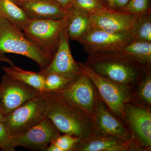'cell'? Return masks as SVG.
<instances>
[{
	"label": "cell",
	"instance_id": "cell-16",
	"mask_svg": "<svg viewBox=\"0 0 151 151\" xmlns=\"http://www.w3.org/2000/svg\"><path fill=\"white\" fill-rule=\"evenodd\" d=\"M31 19H61L67 16L68 11L53 0H36L18 4Z\"/></svg>",
	"mask_w": 151,
	"mask_h": 151
},
{
	"label": "cell",
	"instance_id": "cell-28",
	"mask_svg": "<svg viewBox=\"0 0 151 151\" xmlns=\"http://www.w3.org/2000/svg\"><path fill=\"white\" fill-rule=\"evenodd\" d=\"M66 10L73 6V0H53Z\"/></svg>",
	"mask_w": 151,
	"mask_h": 151
},
{
	"label": "cell",
	"instance_id": "cell-7",
	"mask_svg": "<svg viewBox=\"0 0 151 151\" xmlns=\"http://www.w3.org/2000/svg\"><path fill=\"white\" fill-rule=\"evenodd\" d=\"M66 17L59 20L32 19L22 31L29 40L53 57L59 45L60 35L67 26Z\"/></svg>",
	"mask_w": 151,
	"mask_h": 151
},
{
	"label": "cell",
	"instance_id": "cell-19",
	"mask_svg": "<svg viewBox=\"0 0 151 151\" xmlns=\"http://www.w3.org/2000/svg\"><path fill=\"white\" fill-rule=\"evenodd\" d=\"M5 74L32 86L42 92L45 91L44 76L40 73L26 70L14 65L2 68Z\"/></svg>",
	"mask_w": 151,
	"mask_h": 151
},
{
	"label": "cell",
	"instance_id": "cell-5",
	"mask_svg": "<svg viewBox=\"0 0 151 151\" xmlns=\"http://www.w3.org/2000/svg\"><path fill=\"white\" fill-rule=\"evenodd\" d=\"M121 120L134 140L145 151H150L151 107L132 98L124 105Z\"/></svg>",
	"mask_w": 151,
	"mask_h": 151
},
{
	"label": "cell",
	"instance_id": "cell-30",
	"mask_svg": "<svg viewBox=\"0 0 151 151\" xmlns=\"http://www.w3.org/2000/svg\"><path fill=\"white\" fill-rule=\"evenodd\" d=\"M108 5L110 9H114L115 8V0H108Z\"/></svg>",
	"mask_w": 151,
	"mask_h": 151
},
{
	"label": "cell",
	"instance_id": "cell-14",
	"mask_svg": "<svg viewBox=\"0 0 151 151\" xmlns=\"http://www.w3.org/2000/svg\"><path fill=\"white\" fill-rule=\"evenodd\" d=\"M93 119V134L115 137L126 141L134 140L124 123L111 112L99 95Z\"/></svg>",
	"mask_w": 151,
	"mask_h": 151
},
{
	"label": "cell",
	"instance_id": "cell-24",
	"mask_svg": "<svg viewBox=\"0 0 151 151\" xmlns=\"http://www.w3.org/2000/svg\"><path fill=\"white\" fill-rule=\"evenodd\" d=\"M45 79L44 92H58L62 91L70 84L74 79L64 77L56 73L44 75Z\"/></svg>",
	"mask_w": 151,
	"mask_h": 151
},
{
	"label": "cell",
	"instance_id": "cell-11",
	"mask_svg": "<svg viewBox=\"0 0 151 151\" xmlns=\"http://www.w3.org/2000/svg\"><path fill=\"white\" fill-rule=\"evenodd\" d=\"M60 135V132L47 117L25 132L11 138L16 147H22L31 150H45Z\"/></svg>",
	"mask_w": 151,
	"mask_h": 151
},
{
	"label": "cell",
	"instance_id": "cell-27",
	"mask_svg": "<svg viewBox=\"0 0 151 151\" xmlns=\"http://www.w3.org/2000/svg\"><path fill=\"white\" fill-rule=\"evenodd\" d=\"M16 148L4 122H0V149L3 151H14Z\"/></svg>",
	"mask_w": 151,
	"mask_h": 151
},
{
	"label": "cell",
	"instance_id": "cell-6",
	"mask_svg": "<svg viewBox=\"0 0 151 151\" xmlns=\"http://www.w3.org/2000/svg\"><path fill=\"white\" fill-rule=\"evenodd\" d=\"M78 63L82 72L93 81L100 98L111 112L121 120L124 105L132 98V89L104 78L86 63Z\"/></svg>",
	"mask_w": 151,
	"mask_h": 151
},
{
	"label": "cell",
	"instance_id": "cell-21",
	"mask_svg": "<svg viewBox=\"0 0 151 151\" xmlns=\"http://www.w3.org/2000/svg\"><path fill=\"white\" fill-rule=\"evenodd\" d=\"M132 98L146 105L151 106V68L149 69L132 90Z\"/></svg>",
	"mask_w": 151,
	"mask_h": 151
},
{
	"label": "cell",
	"instance_id": "cell-18",
	"mask_svg": "<svg viewBox=\"0 0 151 151\" xmlns=\"http://www.w3.org/2000/svg\"><path fill=\"white\" fill-rule=\"evenodd\" d=\"M0 17L6 19L22 31L32 19L12 0H0Z\"/></svg>",
	"mask_w": 151,
	"mask_h": 151
},
{
	"label": "cell",
	"instance_id": "cell-15",
	"mask_svg": "<svg viewBox=\"0 0 151 151\" xmlns=\"http://www.w3.org/2000/svg\"><path fill=\"white\" fill-rule=\"evenodd\" d=\"M74 151H145L134 140L92 134L80 141Z\"/></svg>",
	"mask_w": 151,
	"mask_h": 151
},
{
	"label": "cell",
	"instance_id": "cell-12",
	"mask_svg": "<svg viewBox=\"0 0 151 151\" xmlns=\"http://www.w3.org/2000/svg\"><path fill=\"white\" fill-rule=\"evenodd\" d=\"M134 41L133 33H113L90 29L78 40L86 53L119 49Z\"/></svg>",
	"mask_w": 151,
	"mask_h": 151
},
{
	"label": "cell",
	"instance_id": "cell-29",
	"mask_svg": "<svg viewBox=\"0 0 151 151\" xmlns=\"http://www.w3.org/2000/svg\"><path fill=\"white\" fill-rule=\"evenodd\" d=\"M129 0H115V8H123L127 5Z\"/></svg>",
	"mask_w": 151,
	"mask_h": 151
},
{
	"label": "cell",
	"instance_id": "cell-25",
	"mask_svg": "<svg viewBox=\"0 0 151 151\" xmlns=\"http://www.w3.org/2000/svg\"><path fill=\"white\" fill-rule=\"evenodd\" d=\"M72 7L90 14L110 9L101 0H73Z\"/></svg>",
	"mask_w": 151,
	"mask_h": 151
},
{
	"label": "cell",
	"instance_id": "cell-22",
	"mask_svg": "<svg viewBox=\"0 0 151 151\" xmlns=\"http://www.w3.org/2000/svg\"><path fill=\"white\" fill-rule=\"evenodd\" d=\"M133 33L134 41L151 42V15L148 10L141 14Z\"/></svg>",
	"mask_w": 151,
	"mask_h": 151
},
{
	"label": "cell",
	"instance_id": "cell-31",
	"mask_svg": "<svg viewBox=\"0 0 151 151\" xmlns=\"http://www.w3.org/2000/svg\"><path fill=\"white\" fill-rule=\"evenodd\" d=\"M17 5L23 2L30 1H36V0H12Z\"/></svg>",
	"mask_w": 151,
	"mask_h": 151
},
{
	"label": "cell",
	"instance_id": "cell-17",
	"mask_svg": "<svg viewBox=\"0 0 151 151\" xmlns=\"http://www.w3.org/2000/svg\"><path fill=\"white\" fill-rule=\"evenodd\" d=\"M66 29L69 39L78 41L90 29L89 14L72 7L68 10Z\"/></svg>",
	"mask_w": 151,
	"mask_h": 151
},
{
	"label": "cell",
	"instance_id": "cell-10",
	"mask_svg": "<svg viewBox=\"0 0 151 151\" xmlns=\"http://www.w3.org/2000/svg\"><path fill=\"white\" fill-rule=\"evenodd\" d=\"M141 14L111 9L97 13L89 14L90 29L103 30L113 33H133Z\"/></svg>",
	"mask_w": 151,
	"mask_h": 151
},
{
	"label": "cell",
	"instance_id": "cell-20",
	"mask_svg": "<svg viewBox=\"0 0 151 151\" xmlns=\"http://www.w3.org/2000/svg\"><path fill=\"white\" fill-rule=\"evenodd\" d=\"M115 50L143 64L151 65V42L133 41L127 46Z\"/></svg>",
	"mask_w": 151,
	"mask_h": 151
},
{
	"label": "cell",
	"instance_id": "cell-4",
	"mask_svg": "<svg viewBox=\"0 0 151 151\" xmlns=\"http://www.w3.org/2000/svg\"><path fill=\"white\" fill-rule=\"evenodd\" d=\"M49 104L42 92L39 97L29 100L4 117V124L11 137L27 131L47 118Z\"/></svg>",
	"mask_w": 151,
	"mask_h": 151
},
{
	"label": "cell",
	"instance_id": "cell-26",
	"mask_svg": "<svg viewBox=\"0 0 151 151\" xmlns=\"http://www.w3.org/2000/svg\"><path fill=\"white\" fill-rule=\"evenodd\" d=\"M149 0H129L121 10L132 14H142L148 10Z\"/></svg>",
	"mask_w": 151,
	"mask_h": 151
},
{
	"label": "cell",
	"instance_id": "cell-9",
	"mask_svg": "<svg viewBox=\"0 0 151 151\" xmlns=\"http://www.w3.org/2000/svg\"><path fill=\"white\" fill-rule=\"evenodd\" d=\"M42 92L5 74L0 83V111L4 117Z\"/></svg>",
	"mask_w": 151,
	"mask_h": 151
},
{
	"label": "cell",
	"instance_id": "cell-13",
	"mask_svg": "<svg viewBox=\"0 0 151 151\" xmlns=\"http://www.w3.org/2000/svg\"><path fill=\"white\" fill-rule=\"evenodd\" d=\"M69 39L65 27L60 35L59 45L51 62L45 69L40 71V74L56 73L74 79L82 73L81 67L71 53Z\"/></svg>",
	"mask_w": 151,
	"mask_h": 151
},
{
	"label": "cell",
	"instance_id": "cell-2",
	"mask_svg": "<svg viewBox=\"0 0 151 151\" xmlns=\"http://www.w3.org/2000/svg\"><path fill=\"white\" fill-rule=\"evenodd\" d=\"M49 104L47 117L60 133L79 137L81 141L93 134L94 119L66 101L57 92H44Z\"/></svg>",
	"mask_w": 151,
	"mask_h": 151
},
{
	"label": "cell",
	"instance_id": "cell-3",
	"mask_svg": "<svg viewBox=\"0 0 151 151\" xmlns=\"http://www.w3.org/2000/svg\"><path fill=\"white\" fill-rule=\"evenodd\" d=\"M9 53L23 55L32 60L39 65L40 71L49 65L53 58L29 40L21 30L0 17V62L13 65V62L5 55Z\"/></svg>",
	"mask_w": 151,
	"mask_h": 151
},
{
	"label": "cell",
	"instance_id": "cell-23",
	"mask_svg": "<svg viewBox=\"0 0 151 151\" xmlns=\"http://www.w3.org/2000/svg\"><path fill=\"white\" fill-rule=\"evenodd\" d=\"M81 139L79 137L63 134L60 135L54 139L48 146L47 151H74Z\"/></svg>",
	"mask_w": 151,
	"mask_h": 151
},
{
	"label": "cell",
	"instance_id": "cell-8",
	"mask_svg": "<svg viewBox=\"0 0 151 151\" xmlns=\"http://www.w3.org/2000/svg\"><path fill=\"white\" fill-rule=\"evenodd\" d=\"M57 92L68 103L94 118L99 95L93 81L85 73L82 72L65 89Z\"/></svg>",
	"mask_w": 151,
	"mask_h": 151
},
{
	"label": "cell",
	"instance_id": "cell-32",
	"mask_svg": "<svg viewBox=\"0 0 151 151\" xmlns=\"http://www.w3.org/2000/svg\"><path fill=\"white\" fill-rule=\"evenodd\" d=\"M4 120V117L0 111V122H3Z\"/></svg>",
	"mask_w": 151,
	"mask_h": 151
},
{
	"label": "cell",
	"instance_id": "cell-1",
	"mask_svg": "<svg viewBox=\"0 0 151 151\" xmlns=\"http://www.w3.org/2000/svg\"><path fill=\"white\" fill-rule=\"evenodd\" d=\"M89 67L108 80L133 90L150 69L146 65L116 50L87 53Z\"/></svg>",
	"mask_w": 151,
	"mask_h": 151
}]
</instances>
